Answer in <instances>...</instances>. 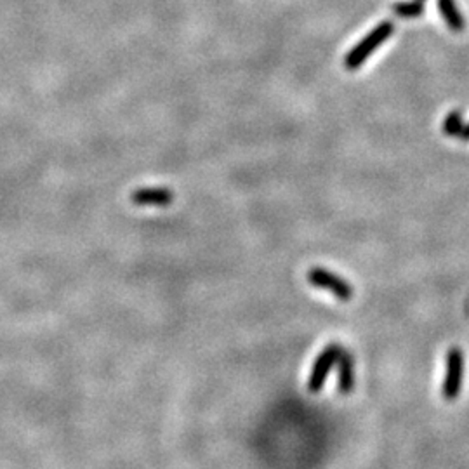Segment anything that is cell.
Wrapping results in <instances>:
<instances>
[{"label": "cell", "mask_w": 469, "mask_h": 469, "mask_svg": "<svg viewBox=\"0 0 469 469\" xmlns=\"http://www.w3.org/2000/svg\"><path fill=\"white\" fill-rule=\"evenodd\" d=\"M393 33H394V25L391 23V21H383V23H379L378 27L372 28L371 32L367 33V37L361 39L360 42L346 54L345 68L348 70L360 68V66L367 61L368 56H371L374 51H378L379 47L393 35Z\"/></svg>", "instance_id": "1"}, {"label": "cell", "mask_w": 469, "mask_h": 469, "mask_svg": "<svg viewBox=\"0 0 469 469\" xmlns=\"http://www.w3.org/2000/svg\"><path fill=\"white\" fill-rule=\"evenodd\" d=\"M464 383V354L459 348H450L445 358V378L442 384V397L456 400L463 391Z\"/></svg>", "instance_id": "2"}, {"label": "cell", "mask_w": 469, "mask_h": 469, "mask_svg": "<svg viewBox=\"0 0 469 469\" xmlns=\"http://www.w3.org/2000/svg\"><path fill=\"white\" fill-rule=\"evenodd\" d=\"M308 280L313 287H319V289L328 290L334 297H338L339 301H349L353 297V287L349 285V282H346L345 278H341L335 273L328 271V269L320 268L315 266L308 271Z\"/></svg>", "instance_id": "3"}, {"label": "cell", "mask_w": 469, "mask_h": 469, "mask_svg": "<svg viewBox=\"0 0 469 469\" xmlns=\"http://www.w3.org/2000/svg\"><path fill=\"white\" fill-rule=\"evenodd\" d=\"M341 352L342 348L339 345H328L327 348H323V352L316 356L308 378V390L311 391V393H320V391L323 390L328 374H330V371L334 368V365H338Z\"/></svg>", "instance_id": "4"}, {"label": "cell", "mask_w": 469, "mask_h": 469, "mask_svg": "<svg viewBox=\"0 0 469 469\" xmlns=\"http://www.w3.org/2000/svg\"><path fill=\"white\" fill-rule=\"evenodd\" d=\"M134 205H150V207H167L174 200V193L165 188H141L131 195Z\"/></svg>", "instance_id": "5"}, {"label": "cell", "mask_w": 469, "mask_h": 469, "mask_svg": "<svg viewBox=\"0 0 469 469\" xmlns=\"http://www.w3.org/2000/svg\"><path fill=\"white\" fill-rule=\"evenodd\" d=\"M338 372H339V381L338 387L342 394L352 393L354 387V360L353 354L346 349H342L339 354L338 360Z\"/></svg>", "instance_id": "6"}, {"label": "cell", "mask_w": 469, "mask_h": 469, "mask_svg": "<svg viewBox=\"0 0 469 469\" xmlns=\"http://www.w3.org/2000/svg\"><path fill=\"white\" fill-rule=\"evenodd\" d=\"M438 11H440L443 21L449 25V28L452 30V32H464L466 21H464V16L459 7H457L456 0H438Z\"/></svg>", "instance_id": "7"}, {"label": "cell", "mask_w": 469, "mask_h": 469, "mask_svg": "<svg viewBox=\"0 0 469 469\" xmlns=\"http://www.w3.org/2000/svg\"><path fill=\"white\" fill-rule=\"evenodd\" d=\"M393 13L398 18H405V20H412V18H419L424 14V4L423 0H409V2H398L393 4Z\"/></svg>", "instance_id": "8"}, {"label": "cell", "mask_w": 469, "mask_h": 469, "mask_svg": "<svg viewBox=\"0 0 469 469\" xmlns=\"http://www.w3.org/2000/svg\"><path fill=\"white\" fill-rule=\"evenodd\" d=\"M464 129L463 115L459 112H450L449 117L443 120V132L446 136H452V138H459L461 132Z\"/></svg>", "instance_id": "9"}, {"label": "cell", "mask_w": 469, "mask_h": 469, "mask_svg": "<svg viewBox=\"0 0 469 469\" xmlns=\"http://www.w3.org/2000/svg\"><path fill=\"white\" fill-rule=\"evenodd\" d=\"M459 138L464 139V141H468V139H469V124L464 125V129H463V132H461Z\"/></svg>", "instance_id": "10"}]
</instances>
